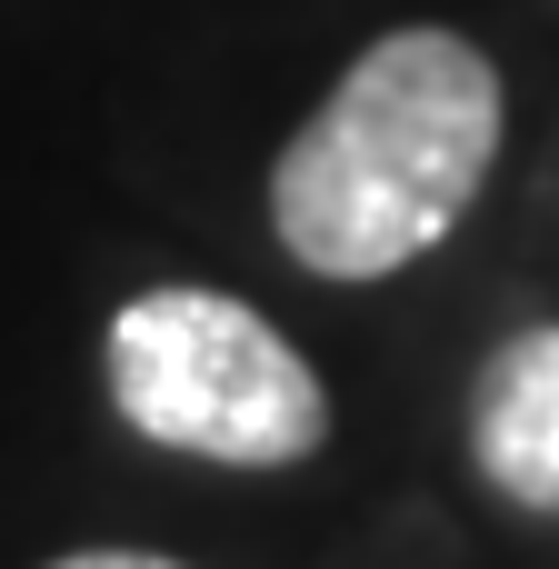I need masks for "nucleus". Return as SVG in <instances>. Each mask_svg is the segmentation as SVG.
I'll return each instance as SVG.
<instances>
[{
    "instance_id": "2",
    "label": "nucleus",
    "mask_w": 559,
    "mask_h": 569,
    "mask_svg": "<svg viewBox=\"0 0 559 569\" xmlns=\"http://www.w3.org/2000/svg\"><path fill=\"white\" fill-rule=\"evenodd\" d=\"M110 410L220 470H290L330 440L320 370L230 290H140L110 320Z\"/></svg>"
},
{
    "instance_id": "4",
    "label": "nucleus",
    "mask_w": 559,
    "mask_h": 569,
    "mask_svg": "<svg viewBox=\"0 0 559 569\" xmlns=\"http://www.w3.org/2000/svg\"><path fill=\"white\" fill-rule=\"evenodd\" d=\"M50 569H180V560H160V550H70Z\"/></svg>"
},
{
    "instance_id": "1",
    "label": "nucleus",
    "mask_w": 559,
    "mask_h": 569,
    "mask_svg": "<svg viewBox=\"0 0 559 569\" xmlns=\"http://www.w3.org/2000/svg\"><path fill=\"white\" fill-rule=\"evenodd\" d=\"M500 160V70L460 30L370 40L270 170V230L320 280H390L440 250Z\"/></svg>"
},
{
    "instance_id": "3",
    "label": "nucleus",
    "mask_w": 559,
    "mask_h": 569,
    "mask_svg": "<svg viewBox=\"0 0 559 569\" xmlns=\"http://www.w3.org/2000/svg\"><path fill=\"white\" fill-rule=\"evenodd\" d=\"M470 460L500 500L559 520V320L500 340L470 380Z\"/></svg>"
}]
</instances>
